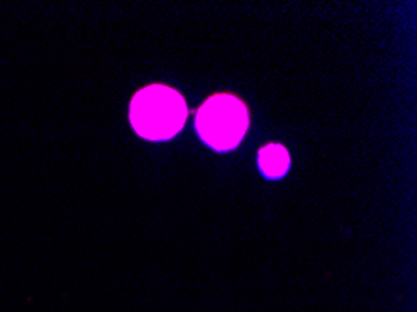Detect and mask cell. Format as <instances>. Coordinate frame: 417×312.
Here are the masks:
<instances>
[{
	"instance_id": "3",
	"label": "cell",
	"mask_w": 417,
	"mask_h": 312,
	"mask_svg": "<svg viewBox=\"0 0 417 312\" xmlns=\"http://www.w3.org/2000/svg\"><path fill=\"white\" fill-rule=\"evenodd\" d=\"M259 165L260 170H262L268 178H281V176L287 172L288 165H290V159H288L287 150H284L283 146H279V144H269V146L260 150Z\"/></svg>"
},
{
	"instance_id": "1",
	"label": "cell",
	"mask_w": 417,
	"mask_h": 312,
	"mask_svg": "<svg viewBox=\"0 0 417 312\" xmlns=\"http://www.w3.org/2000/svg\"><path fill=\"white\" fill-rule=\"evenodd\" d=\"M185 116L182 95L167 86H148L131 101V124L144 139H170L182 129Z\"/></svg>"
},
{
	"instance_id": "2",
	"label": "cell",
	"mask_w": 417,
	"mask_h": 312,
	"mask_svg": "<svg viewBox=\"0 0 417 312\" xmlns=\"http://www.w3.org/2000/svg\"><path fill=\"white\" fill-rule=\"evenodd\" d=\"M245 105L234 95H215L197 114V129L204 142L215 150H230L242 140L247 129Z\"/></svg>"
}]
</instances>
